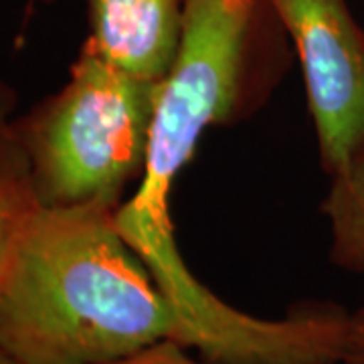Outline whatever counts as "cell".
<instances>
[{"mask_svg": "<svg viewBox=\"0 0 364 364\" xmlns=\"http://www.w3.org/2000/svg\"><path fill=\"white\" fill-rule=\"evenodd\" d=\"M338 364H364V308L350 314Z\"/></svg>", "mask_w": 364, "mask_h": 364, "instance_id": "cell-9", "label": "cell"}, {"mask_svg": "<svg viewBox=\"0 0 364 364\" xmlns=\"http://www.w3.org/2000/svg\"><path fill=\"white\" fill-rule=\"evenodd\" d=\"M18 95L0 79V282L9 272L21 241L39 215V196L33 184L25 148L14 128Z\"/></svg>", "mask_w": 364, "mask_h": 364, "instance_id": "cell-6", "label": "cell"}, {"mask_svg": "<svg viewBox=\"0 0 364 364\" xmlns=\"http://www.w3.org/2000/svg\"><path fill=\"white\" fill-rule=\"evenodd\" d=\"M114 364H207L205 360H195L188 348L176 340H162L146 350L134 354Z\"/></svg>", "mask_w": 364, "mask_h": 364, "instance_id": "cell-8", "label": "cell"}, {"mask_svg": "<svg viewBox=\"0 0 364 364\" xmlns=\"http://www.w3.org/2000/svg\"><path fill=\"white\" fill-rule=\"evenodd\" d=\"M332 184L322 203L330 223V261L340 269L364 273V152L330 174Z\"/></svg>", "mask_w": 364, "mask_h": 364, "instance_id": "cell-7", "label": "cell"}, {"mask_svg": "<svg viewBox=\"0 0 364 364\" xmlns=\"http://www.w3.org/2000/svg\"><path fill=\"white\" fill-rule=\"evenodd\" d=\"M0 364H21V363H18V360H16L14 356H11L9 352L0 348Z\"/></svg>", "mask_w": 364, "mask_h": 364, "instance_id": "cell-10", "label": "cell"}, {"mask_svg": "<svg viewBox=\"0 0 364 364\" xmlns=\"http://www.w3.org/2000/svg\"><path fill=\"white\" fill-rule=\"evenodd\" d=\"M286 28L272 0H191L178 57L160 83L142 176L116 208L119 233L140 255L181 320V344L207 364H334L342 322L326 301L279 320L241 312L186 265L170 196L203 134L251 117L289 67Z\"/></svg>", "mask_w": 364, "mask_h": 364, "instance_id": "cell-1", "label": "cell"}, {"mask_svg": "<svg viewBox=\"0 0 364 364\" xmlns=\"http://www.w3.org/2000/svg\"><path fill=\"white\" fill-rule=\"evenodd\" d=\"M26 2H28L31 9H33V6H37V4H53L55 0H26Z\"/></svg>", "mask_w": 364, "mask_h": 364, "instance_id": "cell-11", "label": "cell"}, {"mask_svg": "<svg viewBox=\"0 0 364 364\" xmlns=\"http://www.w3.org/2000/svg\"><path fill=\"white\" fill-rule=\"evenodd\" d=\"M363 2H364V0H363Z\"/></svg>", "mask_w": 364, "mask_h": 364, "instance_id": "cell-12", "label": "cell"}, {"mask_svg": "<svg viewBox=\"0 0 364 364\" xmlns=\"http://www.w3.org/2000/svg\"><path fill=\"white\" fill-rule=\"evenodd\" d=\"M191 0H85L91 45L109 63L164 81L178 57Z\"/></svg>", "mask_w": 364, "mask_h": 364, "instance_id": "cell-5", "label": "cell"}, {"mask_svg": "<svg viewBox=\"0 0 364 364\" xmlns=\"http://www.w3.org/2000/svg\"><path fill=\"white\" fill-rule=\"evenodd\" d=\"M162 340L181 320L116 208H41L0 282V348L21 364H114Z\"/></svg>", "mask_w": 364, "mask_h": 364, "instance_id": "cell-2", "label": "cell"}, {"mask_svg": "<svg viewBox=\"0 0 364 364\" xmlns=\"http://www.w3.org/2000/svg\"><path fill=\"white\" fill-rule=\"evenodd\" d=\"M298 55L320 162L334 174L364 152V28L346 0H272Z\"/></svg>", "mask_w": 364, "mask_h": 364, "instance_id": "cell-4", "label": "cell"}, {"mask_svg": "<svg viewBox=\"0 0 364 364\" xmlns=\"http://www.w3.org/2000/svg\"><path fill=\"white\" fill-rule=\"evenodd\" d=\"M160 83L83 41L63 87L14 117L41 207L124 203L146 166Z\"/></svg>", "mask_w": 364, "mask_h": 364, "instance_id": "cell-3", "label": "cell"}]
</instances>
